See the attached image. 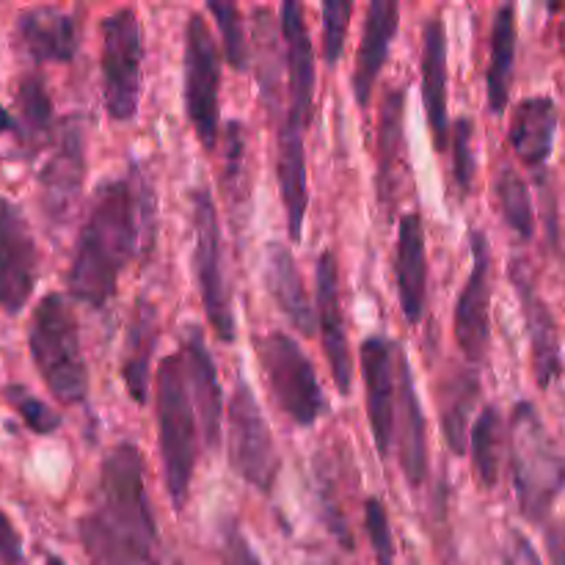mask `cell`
<instances>
[{
    "label": "cell",
    "mask_w": 565,
    "mask_h": 565,
    "mask_svg": "<svg viewBox=\"0 0 565 565\" xmlns=\"http://www.w3.org/2000/svg\"><path fill=\"white\" fill-rule=\"evenodd\" d=\"M480 397V379L475 370H458L439 386L441 430L452 456H463L469 450V417Z\"/></svg>",
    "instance_id": "1f68e13d"
},
{
    "label": "cell",
    "mask_w": 565,
    "mask_h": 565,
    "mask_svg": "<svg viewBox=\"0 0 565 565\" xmlns=\"http://www.w3.org/2000/svg\"><path fill=\"white\" fill-rule=\"evenodd\" d=\"M77 539L92 565H160L152 541L116 527L94 511L77 519Z\"/></svg>",
    "instance_id": "4316f807"
},
{
    "label": "cell",
    "mask_w": 565,
    "mask_h": 565,
    "mask_svg": "<svg viewBox=\"0 0 565 565\" xmlns=\"http://www.w3.org/2000/svg\"><path fill=\"white\" fill-rule=\"evenodd\" d=\"M472 241V270L456 303V342L463 359L472 364L486 362L491 348V243L489 235L475 230Z\"/></svg>",
    "instance_id": "4fadbf2b"
},
{
    "label": "cell",
    "mask_w": 565,
    "mask_h": 565,
    "mask_svg": "<svg viewBox=\"0 0 565 565\" xmlns=\"http://www.w3.org/2000/svg\"><path fill=\"white\" fill-rule=\"evenodd\" d=\"M397 458L412 489H423L428 480V428H425L423 403L414 386L412 367L397 345V406H395Z\"/></svg>",
    "instance_id": "ac0fdd59"
},
{
    "label": "cell",
    "mask_w": 565,
    "mask_h": 565,
    "mask_svg": "<svg viewBox=\"0 0 565 565\" xmlns=\"http://www.w3.org/2000/svg\"><path fill=\"white\" fill-rule=\"evenodd\" d=\"M193 274H196L199 296L204 315L221 342L235 340V312H232V290L224 268V237H221L218 210L207 188L193 191Z\"/></svg>",
    "instance_id": "52a82bcc"
},
{
    "label": "cell",
    "mask_w": 565,
    "mask_h": 565,
    "mask_svg": "<svg viewBox=\"0 0 565 565\" xmlns=\"http://www.w3.org/2000/svg\"><path fill=\"white\" fill-rule=\"evenodd\" d=\"M158 329H154V309L147 303H138V312L127 329V351L121 362V379L127 392L138 406H147L149 397V362H152Z\"/></svg>",
    "instance_id": "d6a6232c"
},
{
    "label": "cell",
    "mask_w": 565,
    "mask_h": 565,
    "mask_svg": "<svg viewBox=\"0 0 565 565\" xmlns=\"http://www.w3.org/2000/svg\"><path fill=\"white\" fill-rule=\"evenodd\" d=\"M154 412H158L160 456H163V478L174 511H185L191 497L193 469H196V406H193L191 386H188L185 359L169 353L158 367L154 384Z\"/></svg>",
    "instance_id": "277c9868"
},
{
    "label": "cell",
    "mask_w": 565,
    "mask_h": 565,
    "mask_svg": "<svg viewBox=\"0 0 565 565\" xmlns=\"http://www.w3.org/2000/svg\"><path fill=\"white\" fill-rule=\"evenodd\" d=\"M39 281V248L20 204L0 196V312L20 315Z\"/></svg>",
    "instance_id": "7c38bea8"
},
{
    "label": "cell",
    "mask_w": 565,
    "mask_h": 565,
    "mask_svg": "<svg viewBox=\"0 0 565 565\" xmlns=\"http://www.w3.org/2000/svg\"><path fill=\"white\" fill-rule=\"evenodd\" d=\"M143 36L136 9H119L103 20V99L114 121H130L141 103Z\"/></svg>",
    "instance_id": "ba28073f"
},
{
    "label": "cell",
    "mask_w": 565,
    "mask_h": 565,
    "mask_svg": "<svg viewBox=\"0 0 565 565\" xmlns=\"http://www.w3.org/2000/svg\"><path fill=\"white\" fill-rule=\"evenodd\" d=\"M263 281L268 287V296L274 298L279 312L290 320L292 329L312 337L315 329H318V315H315L312 301L307 296L296 257H292L290 246H285L281 241H270L265 246Z\"/></svg>",
    "instance_id": "cb8c5ba5"
},
{
    "label": "cell",
    "mask_w": 565,
    "mask_h": 565,
    "mask_svg": "<svg viewBox=\"0 0 565 565\" xmlns=\"http://www.w3.org/2000/svg\"><path fill=\"white\" fill-rule=\"evenodd\" d=\"M513 66H516V6L505 3L497 9L491 25V53L486 70V99L494 116L505 114L513 86Z\"/></svg>",
    "instance_id": "f546056e"
},
{
    "label": "cell",
    "mask_w": 565,
    "mask_h": 565,
    "mask_svg": "<svg viewBox=\"0 0 565 565\" xmlns=\"http://www.w3.org/2000/svg\"><path fill=\"white\" fill-rule=\"evenodd\" d=\"M502 565H541L539 552L533 550L527 539L519 530H511L502 546Z\"/></svg>",
    "instance_id": "ee69618b"
},
{
    "label": "cell",
    "mask_w": 565,
    "mask_h": 565,
    "mask_svg": "<svg viewBox=\"0 0 565 565\" xmlns=\"http://www.w3.org/2000/svg\"><path fill=\"white\" fill-rule=\"evenodd\" d=\"M221 563L224 565H265L254 555V550L248 546L246 535L241 533L237 522L226 519L221 524Z\"/></svg>",
    "instance_id": "b9f144b4"
},
{
    "label": "cell",
    "mask_w": 565,
    "mask_h": 565,
    "mask_svg": "<svg viewBox=\"0 0 565 565\" xmlns=\"http://www.w3.org/2000/svg\"><path fill=\"white\" fill-rule=\"evenodd\" d=\"M44 565H66V561H61L58 555H47L44 557Z\"/></svg>",
    "instance_id": "7dc6e473"
},
{
    "label": "cell",
    "mask_w": 565,
    "mask_h": 565,
    "mask_svg": "<svg viewBox=\"0 0 565 565\" xmlns=\"http://www.w3.org/2000/svg\"><path fill=\"white\" fill-rule=\"evenodd\" d=\"M224 191L230 196V207L237 210V202H246L248 196V177H246V127L241 121L226 125L224 138Z\"/></svg>",
    "instance_id": "d590c367"
},
{
    "label": "cell",
    "mask_w": 565,
    "mask_h": 565,
    "mask_svg": "<svg viewBox=\"0 0 565 565\" xmlns=\"http://www.w3.org/2000/svg\"><path fill=\"white\" fill-rule=\"evenodd\" d=\"M513 491L527 522L544 524L565 491V450L552 439L533 403H516L508 423Z\"/></svg>",
    "instance_id": "7a4b0ae2"
},
{
    "label": "cell",
    "mask_w": 565,
    "mask_h": 565,
    "mask_svg": "<svg viewBox=\"0 0 565 565\" xmlns=\"http://www.w3.org/2000/svg\"><path fill=\"white\" fill-rule=\"evenodd\" d=\"M3 397L11 408H14L17 417L25 423V428L36 436H53L61 428L58 412L47 406L42 397L33 395L28 386L22 384H9L3 386Z\"/></svg>",
    "instance_id": "74e56055"
},
{
    "label": "cell",
    "mask_w": 565,
    "mask_h": 565,
    "mask_svg": "<svg viewBox=\"0 0 565 565\" xmlns=\"http://www.w3.org/2000/svg\"><path fill=\"white\" fill-rule=\"evenodd\" d=\"M351 17L353 3L348 0H326L323 3V58L329 66L340 64Z\"/></svg>",
    "instance_id": "f35d334b"
},
{
    "label": "cell",
    "mask_w": 565,
    "mask_h": 565,
    "mask_svg": "<svg viewBox=\"0 0 565 565\" xmlns=\"http://www.w3.org/2000/svg\"><path fill=\"white\" fill-rule=\"evenodd\" d=\"M207 11L218 22L221 44H224V55L230 61V66L237 72H246L248 64H252V44L246 39V25H243L241 9L235 3L210 0Z\"/></svg>",
    "instance_id": "8d00e7d4"
},
{
    "label": "cell",
    "mask_w": 565,
    "mask_h": 565,
    "mask_svg": "<svg viewBox=\"0 0 565 565\" xmlns=\"http://www.w3.org/2000/svg\"><path fill=\"white\" fill-rule=\"evenodd\" d=\"M86 182V132L77 116L58 125L53 154L39 174V207L50 226H64L83 196Z\"/></svg>",
    "instance_id": "8fae6325"
},
{
    "label": "cell",
    "mask_w": 565,
    "mask_h": 565,
    "mask_svg": "<svg viewBox=\"0 0 565 565\" xmlns=\"http://www.w3.org/2000/svg\"><path fill=\"white\" fill-rule=\"evenodd\" d=\"M281 39H285V58H287V97L290 108L287 116L309 121L315 103V50L312 36L307 28V14L303 6L296 0L281 3Z\"/></svg>",
    "instance_id": "ffe728a7"
},
{
    "label": "cell",
    "mask_w": 565,
    "mask_h": 565,
    "mask_svg": "<svg viewBox=\"0 0 565 565\" xmlns=\"http://www.w3.org/2000/svg\"><path fill=\"white\" fill-rule=\"evenodd\" d=\"M303 132H307V121L285 116L279 136H276V180H279L281 204H285L287 213V232H290L292 243L301 241L303 218H307L309 207Z\"/></svg>",
    "instance_id": "d6986e66"
},
{
    "label": "cell",
    "mask_w": 565,
    "mask_h": 565,
    "mask_svg": "<svg viewBox=\"0 0 565 565\" xmlns=\"http://www.w3.org/2000/svg\"><path fill=\"white\" fill-rule=\"evenodd\" d=\"M28 351L50 395L64 406H81L88 397V364L83 356L81 329L70 301L47 292L36 303L28 326Z\"/></svg>",
    "instance_id": "3957f363"
},
{
    "label": "cell",
    "mask_w": 565,
    "mask_h": 565,
    "mask_svg": "<svg viewBox=\"0 0 565 565\" xmlns=\"http://www.w3.org/2000/svg\"><path fill=\"white\" fill-rule=\"evenodd\" d=\"M561 47H563V55H565V20H563V25H561Z\"/></svg>",
    "instance_id": "c3c4849f"
},
{
    "label": "cell",
    "mask_w": 565,
    "mask_h": 565,
    "mask_svg": "<svg viewBox=\"0 0 565 565\" xmlns=\"http://www.w3.org/2000/svg\"><path fill=\"white\" fill-rule=\"evenodd\" d=\"M364 530H367L370 546H373L375 565H395V539H392L390 516L384 502L370 497L364 505Z\"/></svg>",
    "instance_id": "ab89813d"
},
{
    "label": "cell",
    "mask_w": 565,
    "mask_h": 565,
    "mask_svg": "<svg viewBox=\"0 0 565 565\" xmlns=\"http://www.w3.org/2000/svg\"><path fill=\"white\" fill-rule=\"evenodd\" d=\"M17 42L36 64H70L81 50V17L55 6H33L17 17Z\"/></svg>",
    "instance_id": "e0dca14e"
},
{
    "label": "cell",
    "mask_w": 565,
    "mask_h": 565,
    "mask_svg": "<svg viewBox=\"0 0 565 565\" xmlns=\"http://www.w3.org/2000/svg\"><path fill=\"white\" fill-rule=\"evenodd\" d=\"M505 436L508 430L500 408L486 406L483 412H480L478 423H475L472 439H469L475 480H478L480 489L491 491L500 483V463L502 450H505Z\"/></svg>",
    "instance_id": "836d02e7"
},
{
    "label": "cell",
    "mask_w": 565,
    "mask_h": 565,
    "mask_svg": "<svg viewBox=\"0 0 565 565\" xmlns=\"http://www.w3.org/2000/svg\"><path fill=\"white\" fill-rule=\"evenodd\" d=\"M472 119H458L456 125H452V169H456L458 191H461L463 196L472 191L475 169H478V160H475L472 154Z\"/></svg>",
    "instance_id": "60d3db41"
},
{
    "label": "cell",
    "mask_w": 565,
    "mask_h": 565,
    "mask_svg": "<svg viewBox=\"0 0 565 565\" xmlns=\"http://www.w3.org/2000/svg\"><path fill=\"white\" fill-rule=\"evenodd\" d=\"M397 345L386 337L373 334L362 342V375L367 392V419L373 430L375 450L381 458L390 456L395 439L397 406Z\"/></svg>",
    "instance_id": "5bb4252c"
},
{
    "label": "cell",
    "mask_w": 565,
    "mask_h": 565,
    "mask_svg": "<svg viewBox=\"0 0 565 565\" xmlns=\"http://www.w3.org/2000/svg\"><path fill=\"white\" fill-rule=\"evenodd\" d=\"M0 565H25V546L20 530L0 511Z\"/></svg>",
    "instance_id": "7bdbcfd3"
},
{
    "label": "cell",
    "mask_w": 565,
    "mask_h": 565,
    "mask_svg": "<svg viewBox=\"0 0 565 565\" xmlns=\"http://www.w3.org/2000/svg\"><path fill=\"white\" fill-rule=\"evenodd\" d=\"M17 116H14V141L25 158H36L42 149L55 141V114L50 99L47 83L36 72H28L17 86Z\"/></svg>",
    "instance_id": "f1b7e54d"
},
{
    "label": "cell",
    "mask_w": 565,
    "mask_h": 565,
    "mask_svg": "<svg viewBox=\"0 0 565 565\" xmlns=\"http://www.w3.org/2000/svg\"><path fill=\"white\" fill-rule=\"evenodd\" d=\"M423 105L428 116L430 138L439 152L450 143V116H447V28L445 20L430 17L423 31Z\"/></svg>",
    "instance_id": "d4e9b609"
},
{
    "label": "cell",
    "mask_w": 565,
    "mask_h": 565,
    "mask_svg": "<svg viewBox=\"0 0 565 565\" xmlns=\"http://www.w3.org/2000/svg\"><path fill=\"white\" fill-rule=\"evenodd\" d=\"M254 351L276 406L301 428L318 423L326 412V397L301 345L285 331H270L265 337H254Z\"/></svg>",
    "instance_id": "5b68a950"
},
{
    "label": "cell",
    "mask_w": 565,
    "mask_h": 565,
    "mask_svg": "<svg viewBox=\"0 0 565 565\" xmlns=\"http://www.w3.org/2000/svg\"><path fill=\"white\" fill-rule=\"evenodd\" d=\"M397 28H401V6L392 3V0H373L367 6L362 42H359L356 50V66H353L351 75L353 99H356L359 108L370 105L375 81H379L381 70L390 58L392 39L397 36Z\"/></svg>",
    "instance_id": "7402d4cb"
},
{
    "label": "cell",
    "mask_w": 565,
    "mask_h": 565,
    "mask_svg": "<svg viewBox=\"0 0 565 565\" xmlns=\"http://www.w3.org/2000/svg\"><path fill=\"white\" fill-rule=\"evenodd\" d=\"M511 281L516 290L519 303H522L524 326H527L530 353H533V373L535 384L541 390H550L563 373V356H561V334H557V323L552 309L535 290V281L530 276L527 265L522 259H513L511 265Z\"/></svg>",
    "instance_id": "9a60e30c"
},
{
    "label": "cell",
    "mask_w": 565,
    "mask_h": 565,
    "mask_svg": "<svg viewBox=\"0 0 565 565\" xmlns=\"http://www.w3.org/2000/svg\"><path fill=\"white\" fill-rule=\"evenodd\" d=\"M185 110L199 143L213 152L221 141V53L202 14L185 25Z\"/></svg>",
    "instance_id": "9c48e42d"
},
{
    "label": "cell",
    "mask_w": 565,
    "mask_h": 565,
    "mask_svg": "<svg viewBox=\"0 0 565 565\" xmlns=\"http://www.w3.org/2000/svg\"><path fill=\"white\" fill-rule=\"evenodd\" d=\"M230 463L246 483L270 494L279 478V452L252 386L237 379L230 401Z\"/></svg>",
    "instance_id": "30bf717a"
},
{
    "label": "cell",
    "mask_w": 565,
    "mask_h": 565,
    "mask_svg": "<svg viewBox=\"0 0 565 565\" xmlns=\"http://www.w3.org/2000/svg\"><path fill=\"white\" fill-rule=\"evenodd\" d=\"M557 132V105L552 97H527L513 108L511 141L513 154L530 169H544L555 147Z\"/></svg>",
    "instance_id": "83f0119b"
},
{
    "label": "cell",
    "mask_w": 565,
    "mask_h": 565,
    "mask_svg": "<svg viewBox=\"0 0 565 565\" xmlns=\"http://www.w3.org/2000/svg\"><path fill=\"white\" fill-rule=\"evenodd\" d=\"M546 546H550L552 565H565V533L561 527H550V533H546Z\"/></svg>",
    "instance_id": "f6af8a7d"
},
{
    "label": "cell",
    "mask_w": 565,
    "mask_h": 565,
    "mask_svg": "<svg viewBox=\"0 0 565 565\" xmlns=\"http://www.w3.org/2000/svg\"><path fill=\"white\" fill-rule=\"evenodd\" d=\"M315 296H318V323L323 331V348L329 356L331 379L340 395H351L353 384V359L348 345L345 315L340 303V268H337V254L323 252L315 268Z\"/></svg>",
    "instance_id": "2e32d148"
},
{
    "label": "cell",
    "mask_w": 565,
    "mask_h": 565,
    "mask_svg": "<svg viewBox=\"0 0 565 565\" xmlns=\"http://www.w3.org/2000/svg\"><path fill=\"white\" fill-rule=\"evenodd\" d=\"M497 202H500L502 218L505 224L516 232L519 237L530 241L535 232V210H533V196H530V188L511 166L500 171L497 177Z\"/></svg>",
    "instance_id": "e575fe53"
},
{
    "label": "cell",
    "mask_w": 565,
    "mask_h": 565,
    "mask_svg": "<svg viewBox=\"0 0 565 565\" xmlns=\"http://www.w3.org/2000/svg\"><path fill=\"white\" fill-rule=\"evenodd\" d=\"M6 132H14V119H11L9 110L0 105V136H6Z\"/></svg>",
    "instance_id": "bcb514c9"
},
{
    "label": "cell",
    "mask_w": 565,
    "mask_h": 565,
    "mask_svg": "<svg viewBox=\"0 0 565 565\" xmlns=\"http://www.w3.org/2000/svg\"><path fill=\"white\" fill-rule=\"evenodd\" d=\"M182 359H185L188 386H191L193 406H196L199 430L207 450L218 447L221 441V417H224V397H221L218 370H215L213 356H210L204 337L199 329H191V334L182 342Z\"/></svg>",
    "instance_id": "484cf974"
},
{
    "label": "cell",
    "mask_w": 565,
    "mask_h": 565,
    "mask_svg": "<svg viewBox=\"0 0 565 565\" xmlns=\"http://www.w3.org/2000/svg\"><path fill=\"white\" fill-rule=\"evenodd\" d=\"M152 241L154 191L132 163V174L99 182L92 193L66 270L72 298L92 309H103L116 296L121 274L138 248L147 254Z\"/></svg>",
    "instance_id": "6da1fadb"
},
{
    "label": "cell",
    "mask_w": 565,
    "mask_h": 565,
    "mask_svg": "<svg viewBox=\"0 0 565 565\" xmlns=\"http://www.w3.org/2000/svg\"><path fill=\"white\" fill-rule=\"evenodd\" d=\"M406 86H390L381 103L379 141H375V193L384 207L397 204L401 196V171L406 163Z\"/></svg>",
    "instance_id": "603a6c76"
},
{
    "label": "cell",
    "mask_w": 565,
    "mask_h": 565,
    "mask_svg": "<svg viewBox=\"0 0 565 565\" xmlns=\"http://www.w3.org/2000/svg\"><path fill=\"white\" fill-rule=\"evenodd\" d=\"M395 279L403 318L412 326L423 323L428 303V248H425L423 215L406 213L397 224Z\"/></svg>",
    "instance_id": "44dd1931"
},
{
    "label": "cell",
    "mask_w": 565,
    "mask_h": 565,
    "mask_svg": "<svg viewBox=\"0 0 565 565\" xmlns=\"http://www.w3.org/2000/svg\"><path fill=\"white\" fill-rule=\"evenodd\" d=\"M252 55L263 105L268 108V114H276L281 103L287 58L285 47L279 44V28H276L274 17H270L268 9H259V6L252 11Z\"/></svg>",
    "instance_id": "4dcf8cb0"
},
{
    "label": "cell",
    "mask_w": 565,
    "mask_h": 565,
    "mask_svg": "<svg viewBox=\"0 0 565 565\" xmlns=\"http://www.w3.org/2000/svg\"><path fill=\"white\" fill-rule=\"evenodd\" d=\"M94 513L110 524L158 544V522L143 486V456L132 441H119L99 469Z\"/></svg>",
    "instance_id": "8992f818"
}]
</instances>
